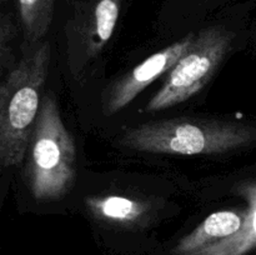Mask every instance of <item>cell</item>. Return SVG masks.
<instances>
[{
    "instance_id": "1",
    "label": "cell",
    "mask_w": 256,
    "mask_h": 255,
    "mask_svg": "<svg viewBox=\"0 0 256 255\" xmlns=\"http://www.w3.org/2000/svg\"><path fill=\"white\" fill-rule=\"evenodd\" d=\"M49 62L50 46L45 42L0 82V169L19 165L26 156Z\"/></svg>"
},
{
    "instance_id": "7",
    "label": "cell",
    "mask_w": 256,
    "mask_h": 255,
    "mask_svg": "<svg viewBox=\"0 0 256 255\" xmlns=\"http://www.w3.org/2000/svg\"><path fill=\"white\" fill-rule=\"evenodd\" d=\"M236 192L248 202L242 225L234 235L209 245L190 255H245L256 248V180L236 188Z\"/></svg>"
},
{
    "instance_id": "10",
    "label": "cell",
    "mask_w": 256,
    "mask_h": 255,
    "mask_svg": "<svg viewBox=\"0 0 256 255\" xmlns=\"http://www.w3.org/2000/svg\"><path fill=\"white\" fill-rule=\"evenodd\" d=\"M56 0H16L25 38L36 42L46 34L54 15Z\"/></svg>"
},
{
    "instance_id": "2",
    "label": "cell",
    "mask_w": 256,
    "mask_h": 255,
    "mask_svg": "<svg viewBox=\"0 0 256 255\" xmlns=\"http://www.w3.org/2000/svg\"><path fill=\"white\" fill-rule=\"evenodd\" d=\"M256 140V128L239 122L172 119L126 130L122 144L136 152L172 155H210L232 152Z\"/></svg>"
},
{
    "instance_id": "8",
    "label": "cell",
    "mask_w": 256,
    "mask_h": 255,
    "mask_svg": "<svg viewBox=\"0 0 256 255\" xmlns=\"http://www.w3.org/2000/svg\"><path fill=\"white\" fill-rule=\"evenodd\" d=\"M244 215L224 210L209 215L196 229L182 238L172 250L174 254L190 255L234 235L240 230Z\"/></svg>"
},
{
    "instance_id": "9",
    "label": "cell",
    "mask_w": 256,
    "mask_h": 255,
    "mask_svg": "<svg viewBox=\"0 0 256 255\" xmlns=\"http://www.w3.org/2000/svg\"><path fill=\"white\" fill-rule=\"evenodd\" d=\"M88 210L100 220L132 225L144 219L149 212L148 202L122 195L88 196Z\"/></svg>"
},
{
    "instance_id": "5",
    "label": "cell",
    "mask_w": 256,
    "mask_h": 255,
    "mask_svg": "<svg viewBox=\"0 0 256 255\" xmlns=\"http://www.w3.org/2000/svg\"><path fill=\"white\" fill-rule=\"evenodd\" d=\"M194 36L195 34L190 32L179 42L150 55L146 60L140 62L128 74L122 76V79L118 80L112 86L106 98L105 102L106 115H112L120 112L122 108L132 102L142 90L146 89L154 80L169 72L190 46Z\"/></svg>"
},
{
    "instance_id": "4",
    "label": "cell",
    "mask_w": 256,
    "mask_h": 255,
    "mask_svg": "<svg viewBox=\"0 0 256 255\" xmlns=\"http://www.w3.org/2000/svg\"><path fill=\"white\" fill-rule=\"evenodd\" d=\"M234 35L222 26L200 30L166 75L164 84L148 102V112L169 109L200 92L229 52Z\"/></svg>"
},
{
    "instance_id": "3",
    "label": "cell",
    "mask_w": 256,
    "mask_h": 255,
    "mask_svg": "<svg viewBox=\"0 0 256 255\" xmlns=\"http://www.w3.org/2000/svg\"><path fill=\"white\" fill-rule=\"evenodd\" d=\"M26 180L36 200L64 196L75 179V144L52 96L40 104L28 148Z\"/></svg>"
},
{
    "instance_id": "6",
    "label": "cell",
    "mask_w": 256,
    "mask_h": 255,
    "mask_svg": "<svg viewBox=\"0 0 256 255\" xmlns=\"http://www.w3.org/2000/svg\"><path fill=\"white\" fill-rule=\"evenodd\" d=\"M122 0H82L78 2L68 30L82 48V58H95L108 44L120 15Z\"/></svg>"
},
{
    "instance_id": "11",
    "label": "cell",
    "mask_w": 256,
    "mask_h": 255,
    "mask_svg": "<svg viewBox=\"0 0 256 255\" xmlns=\"http://www.w3.org/2000/svg\"><path fill=\"white\" fill-rule=\"evenodd\" d=\"M14 32V26L10 18L2 9V2L0 0V62L4 59L8 50V42H10Z\"/></svg>"
}]
</instances>
